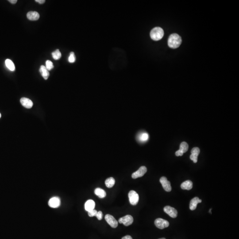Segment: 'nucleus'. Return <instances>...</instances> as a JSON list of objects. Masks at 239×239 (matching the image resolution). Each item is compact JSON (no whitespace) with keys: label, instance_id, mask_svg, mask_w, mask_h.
Here are the masks:
<instances>
[{"label":"nucleus","instance_id":"1","mask_svg":"<svg viewBox=\"0 0 239 239\" xmlns=\"http://www.w3.org/2000/svg\"><path fill=\"white\" fill-rule=\"evenodd\" d=\"M182 39L178 34L174 33L171 34L168 40V45L171 48H178L182 43Z\"/></svg>","mask_w":239,"mask_h":239},{"label":"nucleus","instance_id":"2","mask_svg":"<svg viewBox=\"0 0 239 239\" xmlns=\"http://www.w3.org/2000/svg\"><path fill=\"white\" fill-rule=\"evenodd\" d=\"M164 36V30L160 27L154 28L150 32V36L153 40H160L162 39Z\"/></svg>","mask_w":239,"mask_h":239},{"label":"nucleus","instance_id":"3","mask_svg":"<svg viewBox=\"0 0 239 239\" xmlns=\"http://www.w3.org/2000/svg\"><path fill=\"white\" fill-rule=\"evenodd\" d=\"M129 197L130 203L132 205H136L138 203L139 196L135 191H130L129 193Z\"/></svg>","mask_w":239,"mask_h":239},{"label":"nucleus","instance_id":"4","mask_svg":"<svg viewBox=\"0 0 239 239\" xmlns=\"http://www.w3.org/2000/svg\"><path fill=\"white\" fill-rule=\"evenodd\" d=\"M155 225L156 227L160 230H163L169 226V223L167 220L162 218H157L155 221Z\"/></svg>","mask_w":239,"mask_h":239},{"label":"nucleus","instance_id":"5","mask_svg":"<svg viewBox=\"0 0 239 239\" xmlns=\"http://www.w3.org/2000/svg\"><path fill=\"white\" fill-rule=\"evenodd\" d=\"M118 221L120 224H123L126 226H128L133 224V218L131 215H126L120 218L119 219Z\"/></svg>","mask_w":239,"mask_h":239},{"label":"nucleus","instance_id":"6","mask_svg":"<svg viewBox=\"0 0 239 239\" xmlns=\"http://www.w3.org/2000/svg\"><path fill=\"white\" fill-rule=\"evenodd\" d=\"M147 171V169L145 166H142L138 170L132 174V177L133 179L141 177L144 175Z\"/></svg>","mask_w":239,"mask_h":239},{"label":"nucleus","instance_id":"7","mask_svg":"<svg viewBox=\"0 0 239 239\" xmlns=\"http://www.w3.org/2000/svg\"><path fill=\"white\" fill-rule=\"evenodd\" d=\"M105 220L107 222L108 225H110L112 228H116L118 226V222L115 219V218L110 215V214H107L105 216Z\"/></svg>","mask_w":239,"mask_h":239},{"label":"nucleus","instance_id":"8","mask_svg":"<svg viewBox=\"0 0 239 239\" xmlns=\"http://www.w3.org/2000/svg\"><path fill=\"white\" fill-rule=\"evenodd\" d=\"M164 211L169 216L172 218L177 217L178 212L175 209L170 206H166L164 208Z\"/></svg>","mask_w":239,"mask_h":239},{"label":"nucleus","instance_id":"9","mask_svg":"<svg viewBox=\"0 0 239 239\" xmlns=\"http://www.w3.org/2000/svg\"><path fill=\"white\" fill-rule=\"evenodd\" d=\"M188 147L189 146L187 143L183 142L180 144V149L175 152V155L177 156H183V154L188 151Z\"/></svg>","mask_w":239,"mask_h":239},{"label":"nucleus","instance_id":"10","mask_svg":"<svg viewBox=\"0 0 239 239\" xmlns=\"http://www.w3.org/2000/svg\"><path fill=\"white\" fill-rule=\"evenodd\" d=\"M61 201L59 197H52L48 201V205L53 208H57L60 205Z\"/></svg>","mask_w":239,"mask_h":239},{"label":"nucleus","instance_id":"11","mask_svg":"<svg viewBox=\"0 0 239 239\" xmlns=\"http://www.w3.org/2000/svg\"><path fill=\"white\" fill-rule=\"evenodd\" d=\"M160 182L162 184L164 190L167 192H170L171 191V187L169 181H168L167 178L162 177L160 179Z\"/></svg>","mask_w":239,"mask_h":239},{"label":"nucleus","instance_id":"12","mask_svg":"<svg viewBox=\"0 0 239 239\" xmlns=\"http://www.w3.org/2000/svg\"><path fill=\"white\" fill-rule=\"evenodd\" d=\"M200 149L199 147H194L192 149L191 153V155L190 156V159L194 161V163H196L197 162V157L200 153Z\"/></svg>","mask_w":239,"mask_h":239},{"label":"nucleus","instance_id":"13","mask_svg":"<svg viewBox=\"0 0 239 239\" xmlns=\"http://www.w3.org/2000/svg\"><path fill=\"white\" fill-rule=\"evenodd\" d=\"M20 103L24 107L27 108H31L33 105L32 101L26 98H22L20 99Z\"/></svg>","mask_w":239,"mask_h":239},{"label":"nucleus","instance_id":"14","mask_svg":"<svg viewBox=\"0 0 239 239\" xmlns=\"http://www.w3.org/2000/svg\"><path fill=\"white\" fill-rule=\"evenodd\" d=\"M202 202L201 200L198 197H195L191 200L190 204V209L191 210H194L196 209L197 205Z\"/></svg>","mask_w":239,"mask_h":239},{"label":"nucleus","instance_id":"15","mask_svg":"<svg viewBox=\"0 0 239 239\" xmlns=\"http://www.w3.org/2000/svg\"><path fill=\"white\" fill-rule=\"evenodd\" d=\"M95 207V203L93 200H88L85 204V209L87 212L94 209Z\"/></svg>","mask_w":239,"mask_h":239},{"label":"nucleus","instance_id":"16","mask_svg":"<svg viewBox=\"0 0 239 239\" xmlns=\"http://www.w3.org/2000/svg\"><path fill=\"white\" fill-rule=\"evenodd\" d=\"M27 17L29 20H37L40 18V15L37 12L31 11L28 13Z\"/></svg>","mask_w":239,"mask_h":239},{"label":"nucleus","instance_id":"17","mask_svg":"<svg viewBox=\"0 0 239 239\" xmlns=\"http://www.w3.org/2000/svg\"><path fill=\"white\" fill-rule=\"evenodd\" d=\"M181 187L183 190H186L188 191L191 190L193 187V182L190 180H186L182 183Z\"/></svg>","mask_w":239,"mask_h":239},{"label":"nucleus","instance_id":"18","mask_svg":"<svg viewBox=\"0 0 239 239\" xmlns=\"http://www.w3.org/2000/svg\"><path fill=\"white\" fill-rule=\"evenodd\" d=\"M40 71L44 79L46 80L48 78L50 75L49 72L44 66V65L41 66Z\"/></svg>","mask_w":239,"mask_h":239},{"label":"nucleus","instance_id":"19","mask_svg":"<svg viewBox=\"0 0 239 239\" xmlns=\"http://www.w3.org/2000/svg\"><path fill=\"white\" fill-rule=\"evenodd\" d=\"M94 193L97 196L101 198V199L104 198L106 196V191L100 188H96L94 191Z\"/></svg>","mask_w":239,"mask_h":239},{"label":"nucleus","instance_id":"20","mask_svg":"<svg viewBox=\"0 0 239 239\" xmlns=\"http://www.w3.org/2000/svg\"><path fill=\"white\" fill-rule=\"evenodd\" d=\"M115 183V180L112 177L107 178L105 181V184L108 188H111L114 186Z\"/></svg>","mask_w":239,"mask_h":239},{"label":"nucleus","instance_id":"21","mask_svg":"<svg viewBox=\"0 0 239 239\" xmlns=\"http://www.w3.org/2000/svg\"><path fill=\"white\" fill-rule=\"evenodd\" d=\"M5 63L7 68L11 71H14L15 69L13 63L10 59H7L5 61Z\"/></svg>","mask_w":239,"mask_h":239},{"label":"nucleus","instance_id":"22","mask_svg":"<svg viewBox=\"0 0 239 239\" xmlns=\"http://www.w3.org/2000/svg\"><path fill=\"white\" fill-rule=\"evenodd\" d=\"M139 140L141 142L147 141L149 139V135L146 133H142L139 136Z\"/></svg>","mask_w":239,"mask_h":239},{"label":"nucleus","instance_id":"23","mask_svg":"<svg viewBox=\"0 0 239 239\" xmlns=\"http://www.w3.org/2000/svg\"><path fill=\"white\" fill-rule=\"evenodd\" d=\"M53 58L55 60H59L61 57V53L59 50L57 49L52 53Z\"/></svg>","mask_w":239,"mask_h":239},{"label":"nucleus","instance_id":"24","mask_svg":"<svg viewBox=\"0 0 239 239\" xmlns=\"http://www.w3.org/2000/svg\"><path fill=\"white\" fill-rule=\"evenodd\" d=\"M46 67L48 71H50L54 67L53 64V62L50 60H47L46 62Z\"/></svg>","mask_w":239,"mask_h":239},{"label":"nucleus","instance_id":"25","mask_svg":"<svg viewBox=\"0 0 239 239\" xmlns=\"http://www.w3.org/2000/svg\"><path fill=\"white\" fill-rule=\"evenodd\" d=\"M76 57L75 53L73 52H71L70 53V56L68 58V61L70 62V63H74Z\"/></svg>","mask_w":239,"mask_h":239},{"label":"nucleus","instance_id":"26","mask_svg":"<svg viewBox=\"0 0 239 239\" xmlns=\"http://www.w3.org/2000/svg\"><path fill=\"white\" fill-rule=\"evenodd\" d=\"M98 211L95 209H93V210H91V211L88 212V215L90 217H96L97 215Z\"/></svg>","mask_w":239,"mask_h":239},{"label":"nucleus","instance_id":"27","mask_svg":"<svg viewBox=\"0 0 239 239\" xmlns=\"http://www.w3.org/2000/svg\"><path fill=\"white\" fill-rule=\"evenodd\" d=\"M103 216V214L102 212V211H100L98 212L96 217H97L98 220H101L102 219Z\"/></svg>","mask_w":239,"mask_h":239},{"label":"nucleus","instance_id":"28","mask_svg":"<svg viewBox=\"0 0 239 239\" xmlns=\"http://www.w3.org/2000/svg\"><path fill=\"white\" fill-rule=\"evenodd\" d=\"M36 2H38L40 4H44L45 2V0H36Z\"/></svg>","mask_w":239,"mask_h":239},{"label":"nucleus","instance_id":"29","mask_svg":"<svg viewBox=\"0 0 239 239\" xmlns=\"http://www.w3.org/2000/svg\"><path fill=\"white\" fill-rule=\"evenodd\" d=\"M121 239H133V238L130 236L127 235L124 236Z\"/></svg>","mask_w":239,"mask_h":239},{"label":"nucleus","instance_id":"30","mask_svg":"<svg viewBox=\"0 0 239 239\" xmlns=\"http://www.w3.org/2000/svg\"><path fill=\"white\" fill-rule=\"evenodd\" d=\"M9 1L10 2V3H12V4H14L17 3L18 1L17 0H9Z\"/></svg>","mask_w":239,"mask_h":239},{"label":"nucleus","instance_id":"31","mask_svg":"<svg viewBox=\"0 0 239 239\" xmlns=\"http://www.w3.org/2000/svg\"><path fill=\"white\" fill-rule=\"evenodd\" d=\"M166 239V238H160V239Z\"/></svg>","mask_w":239,"mask_h":239},{"label":"nucleus","instance_id":"32","mask_svg":"<svg viewBox=\"0 0 239 239\" xmlns=\"http://www.w3.org/2000/svg\"><path fill=\"white\" fill-rule=\"evenodd\" d=\"M1 113H0V118H1Z\"/></svg>","mask_w":239,"mask_h":239}]
</instances>
